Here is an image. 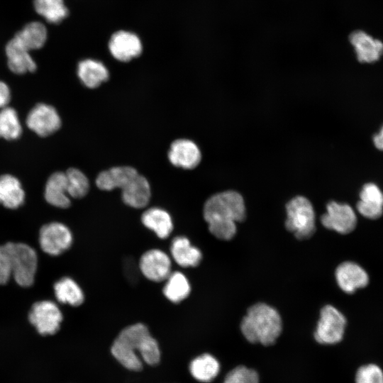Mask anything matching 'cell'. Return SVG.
I'll return each mask as SVG.
<instances>
[{"label":"cell","mask_w":383,"mask_h":383,"mask_svg":"<svg viewBox=\"0 0 383 383\" xmlns=\"http://www.w3.org/2000/svg\"><path fill=\"white\" fill-rule=\"evenodd\" d=\"M258 373L253 369L239 365L231 370L223 383H259Z\"/></svg>","instance_id":"1f68e13d"},{"label":"cell","mask_w":383,"mask_h":383,"mask_svg":"<svg viewBox=\"0 0 383 383\" xmlns=\"http://www.w3.org/2000/svg\"><path fill=\"white\" fill-rule=\"evenodd\" d=\"M285 227L299 240L311 238L316 231L315 213L310 201L297 196L286 204Z\"/></svg>","instance_id":"277c9868"},{"label":"cell","mask_w":383,"mask_h":383,"mask_svg":"<svg viewBox=\"0 0 383 383\" xmlns=\"http://www.w3.org/2000/svg\"><path fill=\"white\" fill-rule=\"evenodd\" d=\"M26 125L39 136L46 137L60 128L61 120L54 107L45 104H38L28 113Z\"/></svg>","instance_id":"30bf717a"},{"label":"cell","mask_w":383,"mask_h":383,"mask_svg":"<svg viewBox=\"0 0 383 383\" xmlns=\"http://www.w3.org/2000/svg\"><path fill=\"white\" fill-rule=\"evenodd\" d=\"M54 292L57 301L78 306L84 301V292L79 284L70 277H63L54 284Z\"/></svg>","instance_id":"4316f807"},{"label":"cell","mask_w":383,"mask_h":383,"mask_svg":"<svg viewBox=\"0 0 383 383\" xmlns=\"http://www.w3.org/2000/svg\"><path fill=\"white\" fill-rule=\"evenodd\" d=\"M220 363L213 355L205 353L195 357L189 365L192 376L202 382L213 380L220 372Z\"/></svg>","instance_id":"d4e9b609"},{"label":"cell","mask_w":383,"mask_h":383,"mask_svg":"<svg viewBox=\"0 0 383 383\" xmlns=\"http://www.w3.org/2000/svg\"><path fill=\"white\" fill-rule=\"evenodd\" d=\"M170 252L173 260L183 267H196L202 259L200 250L192 245L187 237L182 235L172 240Z\"/></svg>","instance_id":"ffe728a7"},{"label":"cell","mask_w":383,"mask_h":383,"mask_svg":"<svg viewBox=\"0 0 383 383\" xmlns=\"http://www.w3.org/2000/svg\"><path fill=\"white\" fill-rule=\"evenodd\" d=\"M12 276L10 255L6 244L0 246V285L6 284Z\"/></svg>","instance_id":"836d02e7"},{"label":"cell","mask_w":383,"mask_h":383,"mask_svg":"<svg viewBox=\"0 0 383 383\" xmlns=\"http://www.w3.org/2000/svg\"><path fill=\"white\" fill-rule=\"evenodd\" d=\"M355 383H383V370L374 363L360 366L355 373Z\"/></svg>","instance_id":"d6a6232c"},{"label":"cell","mask_w":383,"mask_h":383,"mask_svg":"<svg viewBox=\"0 0 383 383\" xmlns=\"http://www.w3.org/2000/svg\"><path fill=\"white\" fill-rule=\"evenodd\" d=\"M348 40L360 63H375L383 56V42L363 30L352 31Z\"/></svg>","instance_id":"8fae6325"},{"label":"cell","mask_w":383,"mask_h":383,"mask_svg":"<svg viewBox=\"0 0 383 383\" xmlns=\"http://www.w3.org/2000/svg\"><path fill=\"white\" fill-rule=\"evenodd\" d=\"M113 356L126 368L138 371L143 360L150 365L158 364L160 350L157 340L150 335L148 328L141 323L123 328L113 341L111 348Z\"/></svg>","instance_id":"6da1fadb"},{"label":"cell","mask_w":383,"mask_h":383,"mask_svg":"<svg viewBox=\"0 0 383 383\" xmlns=\"http://www.w3.org/2000/svg\"><path fill=\"white\" fill-rule=\"evenodd\" d=\"M10 99L11 94L8 85L0 81V109L7 106Z\"/></svg>","instance_id":"e575fe53"},{"label":"cell","mask_w":383,"mask_h":383,"mask_svg":"<svg viewBox=\"0 0 383 383\" xmlns=\"http://www.w3.org/2000/svg\"><path fill=\"white\" fill-rule=\"evenodd\" d=\"M35 11L48 23H59L68 16L63 0H33Z\"/></svg>","instance_id":"f1b7e54d"},{"label":"cell","mask_w":383,"mask_h":383,"mask_svg":"<svg viewBox=\"0 0 383 383\" xmlns=\"http://www.w3.org/2000/svg\"><path fill=\"white\" fill-rule=\"evenodd\" d=\"M45 198L55 207L66 209L70 206L65 173L57 172L50 176L45 185Z\"/></svg>","instance_id":"44dd1931"},{"label":"cell","mask_w":383,"mask_h":383,"mask_svg":"<svg viewBox=\"0 0 383 383\" xmlns=\"http://www.w3.org/2000/svg\"><path fill=\"white\" fill-rule=\"evenodd\" d=\"M357 222L356 213L349 204L335 201L326 205V212L321 217V223L325 228L340 234L352 232Z\"/></svg>","instance_id":"ba28073f"},{"label":"cell","mask_w":383,"mask_h":383,"mask_svg":"<svg viewBox=\"0 0 383 383\" xmlns=\"http://www.w3.org/2000/svg\"><path fill=\"white\" fill-rule=\"evenodd\" d=\"M65 174L69 196L81 199L86 196L89 189V183L87 176L76 168L68 169Z\"/></svg>","instance_id":"4dcf8cb0"},{"label":"cell","mask_w":383,"mask_h":383,"mask_svg":"<svg viewBox=\"0 0 383 383\" xmlns=\"http://www.w3.org/2000/svg\"><path fill=\"white\" fill-rule=\"evenodd\" d=\"M22 133V128L16 110L5 106L0 110V138L17 139Z\"/></svg>","instance_id":"f546056e"},{"label":"cell","mask_w":383,"mask_h":383,"mask_svg":"<svg viewBox=\"0 0 383 383\" xmlns=\"http://www.w3.org/2000/svg\"><path fill=\"white\" fill-rule=\"evenodd\" d=\"M138 171L130 166L114 167L99 174L96 184L99 189L111 191L123 188L137 174Z\"/></svg>","instance_id":"d6986e66"},{"label":"cell","mask_w":383,"mask_h":383,"mask_svg":"<svg viewBox=\"0 0 383 383\" xmlns=\"http://www.w3.org/2000/svg\"><path fill=\"white\" fill-rule=\"evenodd\" d=\"M70 230L62 223L52 222L40 230L39 243L45 253L56 256L67 250L72 244Z\"/></svg>","instance_id":"9c48e42d"},{"label":"cell","mask_w":383,"mask_h":383,"mask_svg":"<svg viewBox=\"0 0 383 383\" xmlns=\"http://www.w3.org/2000/svg\"><path fill=\"white\" fill-rule=\"evenodd\" d=\"M372 143L377 150L383 151V125L379 131L372 136Z\"/></svg>","instance_id":"d590c367"},{"label":"cell","mask_w":383,"mask_h":383,"mask_svg":"<svg viewBox=\"0 0 383 383\" xmlns=\"http://www.w3.org/2000/svg\"><path fill=\"white\" fill-rule=\"evenodd\" d=\"M347 321L335 306L326 305L320 311L314 338L322 345H334L343 340Z\"/></svg>","instance_id":"8992f818"},{"label":"cell","mask_w":383,"mask_h":383,"mask_svg":"<svg viewBox=\"0 0 383 383\" xmlns=\"http://www.w3.org/2000/svg\"><path fill=\"white\" fill-rule=\"evenodd\" d=\"M141 221L146 228L152 231L161 239L168 238L173 230L171 216L160 208L154 207L146 210L142 214Z\"/></svg>","instance_id":"7402d4cb"},{"label":"cell","mask_w":383,"mask_h":383,"mask_svg":"<svg viewBox=\"0 0 383 383\" xmlns=\"http://www.w3.org/2000/svg\"><path fill=\"white\" fill-rule=\"evenodd\" d=\"M203 212L210 233L223 240L234 237L236 223L243 221L246 216L244 199L235 191L213 194L205 202Z\"/></svg>","instance_id":"7a4b0ae2"},{"label":"cell","mask_w":383,"mask_h":383,"mask_svg":"<svg viewBox=\"0 0 383 383\" xmlns=\"http://www.w3.org/2000/svg\"><path fill=\"white\" fill-rule=\"evenodd\" d=\"M171 259L160 249H151L142 255L139 260V268L142 274L149 280L159 282L165 281L171 272Z\"/></svg>","instance_id":"7c38bea8"},{"label":"cell","mask_w":383,"mask_h":383,"mask_svg":"<svg viewBox=\"0 0 383 383\" xmlns=\"http://www.w3.org/2000/svg\"><path fill=\"white\" fill-rule=\"evenodd\" d=\"M9 250L12 277L21 287H28L35 280L38 268V256L35 250L27 244L21 243H6Z\"/></svg>","instance_id":"5b68a950"},{"label":"cell","mask_w":383,"mask_h":383,"mask_svg":"<svg viewBox=\"0 0 383 383\" xmlns=\"http://www.w3.org/2000/svg\"><path fill=\"white\" fill-rule=\"evenodd\" d=\"M121 198L128 206L142 209L148 204L151 190L147 179L139 173L121 189Z\"/></svg>","instance_id":"ac0fdd59"},{"label":"cell","mask_w":383,"mask_h":383,"mask_svg":"<svg viewBox=\"0 0 383 383\" xmlns=\"http://www.w3.org/2000/svg\"><path fill=\"white\" fill-rule=\"evenodd\" d=\"M168 159L175 167L192 170L199 164L201 154L199 147L193 141L178 139L171 144Z\"/></svg>","instance_id":"2e32d148"},{"label":"cell","mask_w":383,"mask_h":383,"mask_svg":"<svg viewBox=\"0 0 383 383\" xmlns=\"http://www.w3.org/2000/svg\"><path fill=\"white\" fill-rule=\"evenodd\" d=\"M165 281L163 294L169 301L177 304L189 296L191 286L183 273L178 271L171 272Z\"/></svg>","instance_id":"83f0119b"},{"label":"cell","mask_w":383,"mask_h":383,"mask_svg":"<svg viewBox=\"0 0 383 383\" xmlns=\"http://www.w3.org/2000/svg\"><path fill=\"white\" fill-rule=\"evenodd\" d=\"M14 38L28 50L41 48L47 40V29L42 23L33 21L27 23Z\"/></svg>","instance_id":"484cf974"},{"label":"cell","mask_w":383,"mask_h":383,"mask_svg":"<svg viewBox=\"0 0 383 383\" xmlns=\"http://www.w3.org/2000/svg\"><path fill=\"white\" fill-rule=\"evenodd\" d=\"M335 277L340 289L347 294H353L365 287L370 281L367 271L352 261L340 263L335 270Z\"/></svg>","instance_id":"4fadbf2b"},{"label":"cell","mask_w":383,"mask_h":383,"mask_svg":"<svg viewBox=\"0 0 383 383\" xmlns=\"http://www.w3.org/2000/svg\"><path fill=\"white\" fill-rule=\"evenodd\" d=\"M357 212L368 219H377L383 214V192L374 182L363 184L356 204Z\"/></svg>","instance_id":"5bb4252c"},{"label":"cell","mask_w":383,"mask_h":383,"mask_svg":"<svg viewBox=\"0 0 383 383\" xmlns=\"http://www.w3.org/2000/svg\"><path fill=\"white\" fill-rule=\"evenodd\" d=\"M240 331L250 343L271 345L282 333V318L273 307L257 303L248 309L241 321Z\"/></svg>","instance_id":"3957f363"},{"label":"cell","mask_w":383,"mask_h":383,"mask_svg":"<svg viewBox=\"0 0 383 383\" xmlns=\"http://www.w3.org/2000/svg\"><path fill=\"white\" fill-rule=\"evenodd\" d=\"M77 74L82 83L90 89H94L109 79V71L99 61L87 59L81 61Z\"/></svg>","instance_id":"cb8c5ba5"},{"label":"cell","mask_w":383,"mask_h":383,"mask_svg":"<svg viewBox=\"0 0 383 383\" xmlns=\"http://www.w3.org/2000/svg\"><path fill=\"white\" fill-rule=\"evenodd\" d=\"M111 55L121 62H128L142 52V44L134 33L120 30L112 35L109 43Z\"/></svg>","instance_id":"9a60e30c"},{"label":"cell","mask_w":383,"mask_h":383,"mask_svg":"<svg viewBox=\"0 0 383 383\" xmlns=\"http://www.w3.org/2000/svg\"><path fill=\"white\" fill-rule=\"evenodd\" d=\"M28 319L39 334L51 335L59 331L63 316L55 302L44 300L32 306Z\"/></svg>","instance_id":"52a82bcc"},{"label":"cell","mask_w":383,"mask_h":383,"mask_svg":"<svg viewBox=\"0 0 383 383\" xmlns=\"http://www.w3.org/2000/svg\"><path fill=\"white\" fill-rule=\"evenodd\" d=\"M25 193L18 179L11 174L0 176V204L11 209L23 205Z\"/></svg>","instance_id":"603a6c76"},{"label":"cell","mask_w":383,"mask_h":383,"mask_svg":"<svg viewBox=\"0 0 383 383\" xmlns=\"http://www.w3.org/2000/svg\"><path fill=\"white\" fill-rule=\"evenodd\" d=\"M8 67L11 72L17 74L33 72L36 64L30 51L24 48L14 37L6 45Z\"/></svg>","instance_id":"e0dca14e"}]
</instances>
